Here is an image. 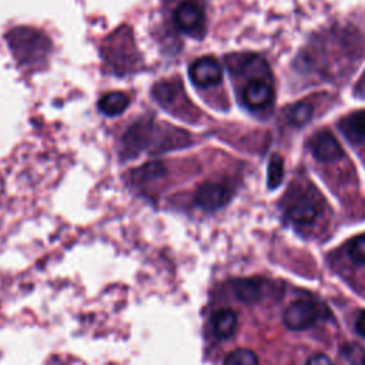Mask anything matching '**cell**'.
Masks as SVG:
<instances>
[{"instance_id":"cell-4","label":"cell","mask_w":365,"mask_h":365,"mask_svg":"<svg viewBox=\"0 0 365 365\" xmlns=\"http://www.w3.org/2000/svg\"><path fill=\"white\" fill-rule=\"evenodd\" d=\"M321 212V197L311 188L297 190L288 200L285 217L297 225H307L317 220Z\"/></svg>"},{"instance_id":"cell-3","label":"cell","mask_w":365,"mask_h":365,"mask_svg":"<svg viewBox=\"0 0 365 365\" xmlns=\"http://www.w3.org/2000/svg\"><path fill=\"white\" fill-rule=\"evenodd\" d=\"M103 56L110 70L117 76L133 71L138 64V53L133 41L131 31L127 27L115 30L103 47Z\"/></svg>"},{"instance_id":"cell-23","label":"cell","mask_w":365,"mask_h":365,"mask_svg":"<svg viewBox=\"0 0 365 365\" xmlns=\"http://www.w3.org/2000/svg\"><path fill=\"white\" fill-rule=\"evenodd\" d=\"M355 329L356 332L365 338V311H361L356 321H355Z\"/></svg>"},{"instance_id":"cell-8","label":"cell","mask_w":365,"mask_h":365,"mask_svg":"<svg viewBox=\"0 0 365 365\" xmlns=\"http://www.w3.org/2000/svg\"><path fill=\"white\" fill-rule=\"evenodd\" d=\"M188 76L195 87L207 88L217 86L222 78V67L217 58L202 56L194 60L188 68Z\"/></svg>"},{"instance_id":"cell-6","label":"cell","mask_w":365,"mask_h":365,"mask_svg":"<svg viewBox=\"0 0 365 365\" xmlns=\"http://www.w3.org/2000/svg\"><path fill=\"white\" fill-rule=\"evenodd\" d=\"M232 197V188L222 181H205L202 182L195 194V204L204 211H215L222 208Z\"/></svg>"},{"instance_id":"cell-11","label":"cell","mask_w":365,"mask_h":365,"mask_svg":"<svg viewBox=\"0 0 365 365\" xmlns=\"http://www.w3.org/2000/svg\"><path fill=\"white\" fill-rule=\"evenodd\" d=\"M309 150L318 161L331 163L344 155V151L336 138L329 131H318L309 140Z\"/></svg>"},{"instance_id":"cell-5","label":"cell","mask_w":365,"mask_h":365,"mask_svg":"<svg viewBox=\"0 0 365 365\" xmlns=\"http://www.w3.org/2000/svg\"><path fill=\"white\" fill-rule=\"evenodd\" d=\"M175 29L194 38H201L205 31V14L195 0H180L173 10Z\"/></svg>"},{"instance_id":"cell-14","label":"cell","mask_w":365,"mask_h":365,"mask_svg":"<svg viewBox=\"0 0 365 365\" xmlns=\"http://www.w3.org/2000/svg\"><path fill=\"white\" fill-rule=\"evenodd\" d=\"M339 127L349 141L352 143L364 141L365 140V110H358L348 114L341 120Z\"/></svg>"},{"instance_id":"cell-12","label":"cell","mask_w":365,"mask_h":365,"mask_svg":"<svg viewBox=\"0 0 365 365\" xmlns=\"http://www.w3.org/2000/svg\"><path fill=\"white\" fill-rule=\"evenodd\" d=\"M167 174L165 163L163 161H150L143 167L135 168L131 173V182L137 187H147L155 182H160Z\"/></svg>"},{"instance_id":"cell-1","label":"cell","mask_w":365,"mask_h":365,"mask_svg":"<svg viewBox=\"0 0 365 365\" xmlns=\"http://www.w3.org/2000/svg\"><path fill=\"white\" fill-rule=\"evenodd\" d=\"M190 135L168 124H157L151 117H141L134 121L123 134L120 141V157L131 160L141 153H164L184 148L190 144Z\"/></svg>"},{"instance_id":"cell-15","label":"cell","mask_w":365,"mask_h":365,"mask_svg":"<svg viewBox=\"0 0 365 365\" xmlns=\"http://www.w3.org/2000/svg\"><path fill=\"white\" fill-rule=\"evenodd\" d=\"M130 104V97L123 91L106 93L98 100V110L110 117L121 114Z\"/></svg>"},{"instance_id":"cell-17","label":"cell","mask_w":365,"mask_h":365,"mask_svg":"<svg viewBox=\"0 0 365 365\" xmlns=\"http://www.w3.org/2000/svg\"><path fill=\"white\" fill-rule=\"evenodd\" d=\"M312 113H314V108L311 104L305 101H299L288 107V110L285 111V118L291 125L302 127L311 120Z\"/></svg>"},{"instance_id":"cell-20","label":"cell","mask_w":365,"mask_h":365,"mask_svg":"<svg viewBox=\"0 0 365 365\" xmlns=\"http://www.w3.org/2000/svg\"><path fill=\"white\" fill-rule=\"evenodd\" d=\"M348 255L354 262L359 265H365V234L355 237L349 242Z\"/></svg>"},{"instance_id":"cell-21","label":"cell","mask_w":365,"mask_h":365,"mask_svg":"<svg viewBox=\"0 0 365 365\" xmlns=\"http://www.w3.org/2000/svg\"><path fill=\"white\" fill-rule=\"evenodd\" d=\"M342 352L351 365H365V351L361 345L348 344L344 346Z\"/></svg>"},{"instance_id":"cell-19","label":"cell","mask_w":365,"mask_h":365,"mask_svg":"<svg viewBox=\"0 0 365 365\" xmlns=\"http://www.w3.org/2000/svg\"><path fill=\"white\" fill-rule=\"evenodd\" d=\"M282 177H284V160L278 153H275L271 155L268 163V187L277 188L282 182Z\"/></svg>"},{"instance_id":"cell-10","label":"cell","mask_w":365,"mask_h":365,"mask_svg":"<svg viewBox=\"0 0 365 365\" xmlns=\"http://www.w3.org/2000/svg\"><path fill=\"white\" fill-rule=\"evenodd\" d=\"M153 98L164 108L173 113V108L178 107V110H182V101H185L182 84L178 78L171 80H161L154 84L151 90ZM180 115V111H177Z\"/></svg>"},{"instance_id":"cell-13","label":"cell","mask_w":365,"mask_h":365,"mask_svg":"<svg viewBox=\"0 0 365 365\" xmlns=\"http://www.w3.org/2000/svg\"><path fill=\"white\" fill-rule=\"evenodd\" d=\"M237 314L230 308H222L217 311L211 318V328L217 338L227 339L234 335L237 329Z\"/></svg>"},{"instance_id":"cell-2","label":"cell","mask_w":365,"mask_h":365,"mask_svg":"<svg viewBox=\"0 0 365 365\" xmlns=\"http://www.w3.org/2000/svg\"><path fill=\"white\" fill-rule=\"evenodd\" d=\"M9 47L21 66L40 67L44 64L51 51V41L48 37L31 27H17L6 36Z\"/></svg>"},{"instance_id":"cell-22","label":"cell","mask_w":365,"mask_h":365,"mask_svg":"<svg viewBox=\"0 0 365 365\" xmlns=\"http://www.w3.org/2000/svg\"><path fill=\"white\" fill-rule=\"evenodd\" d=\"M307 365H332L331 359L324 354H314L307 361Z\"/></svg>"},{"instance_id":"cell-16","label":"cell","mask_w":365,"mask_h":365,"mask_svg":"<svg viewBox=\"0 0 365 365\" xmlns=\"http://www.w3.org/2000/svg\"><path fill=\"white\" fill-rule=\"evenodd\" d=\"M232 291L240 301L251 304L261 298V282L254 278L237 279L232 282Z\"/></svg>"},{"instance_id":"cell-7","label":"cell","mask_w":365,"mask_h":365,"mask_svg":"<svg viewBox=\"0 0 365 365\" xmlns=\"http://www.w3.org/2000/svg\"><path fill=\"white\" fill-rule=\"evenodd\" d=\"M319 318L318 307L308 299H297L291 302L284 312V325L291 331H304L312 327Z\"/></svg>"},{"instance_id":"cell-18","label":"cell","mask_w":365,"mask_h":365,"mask_svg":"<svg viewBox=\"0 0 365 365\" xmlns=\"http://www.w3.org/2000/svg\"><path fill=\"white\" fill-rule=\"evenodd\" d=\"M224 365H259V362L254 351L247 348H238L231 351L225 356Z\"/></svg>"},{"instance_id":"cell-9","label":"cell","mask_w":365,"mask_h":365,"mask_svg":"<svg viewBox=\"0 0 365 365\" xmlns=\"http://www.w3.org/2000/svg\"><path fill=\"white\" fill-rule=\"evenodd\" d=\"M242 103L254 110H259L271 104L274 91L271 86V80L268 76L265 77H254L247 81L241 93Z\"/></svg>"}]
</instances>
